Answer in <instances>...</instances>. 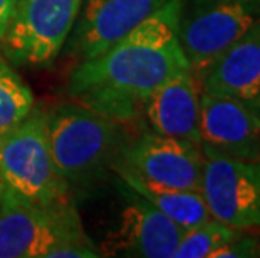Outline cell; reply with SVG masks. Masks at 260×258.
Returning a JSON list of instances; mask_svg holds the SVG:
<instances>
[{"mask_svg": "<svg viewBox=\"0 0 260 258\" xmlns=\"http://www.w3.org/2000/svg\"><path fill=\"white\" fill-rule=\"evenodd\" d=\"M181 2L168 0L99 56L81 60L69 78L68 94L121 124L133 123L159 86L190 69L178 41Z\"/></svg>", "mask_w": 260, "mask_h": 258, "instance_id": "6da1fadb", "label": "cell"}, {"mask_svg": "<svg viewBox=\"0 0 260 258\" xmlns=\"http://www.w3.org/2000/svg\"><path fill=\"white\" fill-rule=\"evenodd\" d=\"M49 141L57 171L76 200L109 179L128 136L118 121L68 102L49 111Z\"/></svg>", "mask_w": 260, "mask_h": 258, "instance_id": "7a4b0ae2", "label": "cell"}, {"mask_svg": "<svg viewBox=\"0 0 260 258\" xmlns=\"http://www.w3.org/2000/svg\"><path fill=\"white\" fill-rule=\"evenodd\" d=\"M98 258L74 203L39 205L0 183V258Z\"/></svg>", "mask_w": 260, "mask_h": 258, "instance_id": "3957f363", "label": "cell"}, {"mask_svg": "<svg viewBox=\"0 0 260 258\" xmlns=\"http://www.w3.org/2000/svg\"><path fill=\"white\" fill-rule=\"evenodd\" d=\"M0 183L39 205L74 203L54 163L44 106L34 104L20 123L0 134Z\"/></svg>", "mask_w": 260, "mask_h": 258, "instance_id": "277c9868", "label": "cell"}, {"mask_svg": "<svg viewBox=\"0 0 260 258\" xmlns=\"http://www.w3.org/2000/svg\"><path fill=\"white\" fill-rule=\"evenodd\" d=\"M84 0H15L0 52L14 67H46L57 59Z\"/></svg>", "mask_w": 260, "mask_h": 258, "instance_id": "5b68a950", "label": "cell"}, {"mask_svg": "<svg viewBox=\"0 0 260 258\" xmlns=\"http://www.w3.org/2000/svg\"><path fill=\"white\" fill-rule=\"evenodd\" d=\"M260 17V0H183L178 41L191 72L200 76Z\"/></svg>", "mask_w": 260, "mask_h": 258, "instance_id": "8992f818", "label": "cell"}, {"mask_svg": "<svg viewBox=\"0 0 260 258\" xmlns=\"http://www.w3.org/2000/svg\"><path fill=\"white\" fill-rule=\"evenodd\" d=\"M203 156L200 193L210 216L237 230L260 228V158Z\"/></svg>", "mask_w": 260, "mask_h": 258, "instance_id": "52a82bcc", "label": "cell"}, {"mask_svg": "<svg viewBox=\"0 0 260 258\" xmlns=\"http://www.w3.org/2000/svg\"><path fill=\"white\" fill-rule=\"evenodd\" d=\"M203 159L200 144L146 131L126 141L114 166L154 185L200 191Z\"/></svg>", "mask_w": 260, "mask_h": 258, "instance_id": "ba28073f", "label": "cell"}, {"mask_svg": "<svg viewBox=\"0 0 260 258\" xmlns=\"http://www.w3.org/2000/svg\"><path fill=\"white\" fill-rule=\"evenodd\" d=\"M121 190L126 195V206L121 211L116 228L108 235L101 253L173 258L185 230L123 183Z\"/></svg>", "mask_w": 260, "mask_h": 258, "instance_id": "9c48e42d", "label": "cell"}, {"mask_svg": "<svg viewBox=\"0 0 260 258\" xmlns=\"http://www.w3.org/2000/svg\"><path fill=\"white\" fill-rule=\"evenodd\" d=\"M167 2L168 0H84L69 35V54L79 62L99 56Z\"/></svg>", "mask_w": 260, "mask_h": 258, "instance_id": "30bf717a", "label": "cell"}, {"mask_svg": "<svg viewBox=\"0 0 260 258\" xmlns=\"http://www.w3.org/2000/svg\"><path fill=\"white\" fill-rule=\"evenodd\" d=\"M200 148L230 158L258 159L260 114L230 97L202 92Z\"/></svg>", "mask_w": 260, "mask_h": 258, "instance_id": "8fae6325", "label": "cell"}, {"mask_svg": "<svg viewBox=\"0 0 260 258\" xmlns=\"http://www.w3.org/2000/svg\"><path fill=\"white\" fill-rule=\"evenodd\" d=\"M202 92L230 97L260 114V17L198 76Z\"/></svg>", "mask_w": 260, "mask_h": 258, "instance_id": "7c38bea8", "label": "cell"}, {"mask_svg": "<svg viewBox=\"0 0 260 258\" xmlns=\"http://www.w3.org/2000/svg\"><path fill=\"white\" fill-rule=\"evenodd\" d=\"M202 87L191 69L159 86L143 104L153 131L200 144Z\"/></svg>", "mask_w": 260, "mask_h": 258, "instance_id": "4fadbf2b", "label": "cell"}, {"mask_svg": "<svg viewBox=\"0 0 260 258\" xmlns=\"http://www.w3.org/2000/svg\"><path fill=\"white\" fill-rule=\"evenodd\" d=\"M114 174L129 190L167 215L183 230L193 228L210 218L208 208L198 190H180L154 185L133 174L123 166H114Z\"/></svg>", "mask_w": 260, "mask_h": 258, "instance_id": "5bb4252c", "label": "cell"}, {"mask_svg": "<svg viewBox=\"0 0 260 258\" xmlns=\"http://www.w3.org/2000/svg\"><path fill=\"white\" fill-rule=\"evenodd\" d=\"M34 104L36 99L30 87L15 72L14 65L10 67V62L0 52V134L20 123Z\"/></svg>", "mask_w": 260, "mask_h": 258, "instance_id": "9a60e30c", "label": "cell"}, {"mask_svg": "<svg viewBox=\"0 0 260 258\" xmlns=\"http://www.w3.org/2000/svg\"><path fill=\"white\" fill-rule=\"evenodd\" d=\"M239 232L210 216L197 227L185 230L173 258H215V253L230 243Z\"/></svg>", "mask_w": 260, "mask_h": 258, "instance_id": "2e32d148", "label": "cell"}, {"mask_svg": "<svg viewBox=\"0 0 260 258\" xmlns=\"http://www.w3.org/2000/svg\"><path fill=\"white\" fill-rule=\"evenodd\" d=\"M260 256V235L240 230L237 237L215 253V258H255Z\"/></svg>", "mask_w": 260, "mask_h": 258, "instance_id": "e0dca14e", "label": "cell"}, {"mask_svg": "<svg viewBox=\"0 0 260 258\" xmlns=\"http://www.w3.org/2000/svg\"><path fill=\"white\" fill-rule=\"evenodd\" d=\"M14 4L15 0H0V41H2L4 32L9 25L10 15H12L14 10Z\"/></svg>", "mask_w": 260, "mask_h": 258, "instance_id": "ac0fdd59", "label": "cell"}]
</instances>
